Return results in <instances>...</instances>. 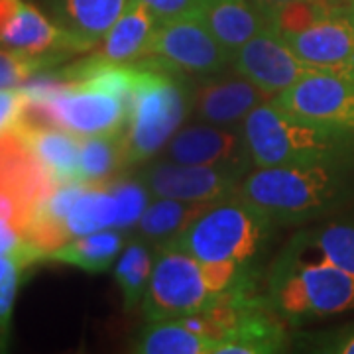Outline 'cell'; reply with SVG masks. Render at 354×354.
<instances>
[{"mask_svg": "<svg viewBox=\"0 0 354 354\" xmlns=\"http://www.w3.org/2000/svg\"><path fill=\"white\" fill-rule=\"evenodd\" d=\"M218 342L179 319L152 321L134 342L140 354H215Z\"/></svg>", "mask_w": 354, "mask_h": 354, "instance_id": "obj_23", "label": "cell"}, {"mask_svg": "<svg viewBox=\"0 0 354 354\" xmlns=\"http://www.w3.org/2000/svg\"><path fill=\"white\" fill-rule=\"evenodd\" d=\"M223 295L211 288L205 264L197 258L171 242L156 246L152 276L142 299V311L148 323L201 313Z\"/></svg>", "mask_w": 354, "mask_h": 354, "instance_id": "obj_7", "label": "cell"}, {"mask_svg": "<svg viewBox=\"0 0 354 354\" xmlns=\"http://www.w3.org/2000/svg\"><path fill=\"white\" fill-rule=\"evenodd\" d=\"M138 179L152 197L185 203H215L234 195L244 176L225 167L160 160L148 165Z\"/></svg>", "mask_w": 354, "mask_h": 354, "instance_id": "obj_12", "label": "cell"}, {"mask_svg": "<svg viewBox=\"0 0 354 354\" xmlns=\"http://www.w3.org/2000/svg\"><path fill=\"white\" fill-rule=\"evenodd\" d=\"M272 218L239 193L211 203L177 239L169 241L203 264L252 268L274 230Z\"/></svg>", "mask_w": 354, "mask_h": 354, "instance_id": "obj_5", "label": "cell"}, {"mask_svg": "<svg viewBox=\"0 0 354 354\" xmlns=\"http://www.w3.org/2000/svg\"><path fill=\"white\" fill-rule=\"evenodd\" d=\"M127 165L128 156L122 132L79 138L81 181H85V183L109 181Z\"/></svg>", "mask_w": 354, "mask_h": 354, "instance_id": "obj_25", "label": "cell"}, {"mask_svg": "<svg viewBox=\"0 0 354 354\" xmlns=\"http://www.w3.org/2000/svg\"><path fill=\"white\" fill-rule=\"evenodd\" d=\"M256 167L354 160V132L291 114L268 101L242 122Z\"/></svg>", "mask_w": 354, "mask_h": 354, "instance_id": "obj_4", "label": "cell"}, {"mask_svg": "<svg viewBox=\"0 0 354 354\" xmlns=\"http://www.w3.org/2000/svg\"><path fill=\"white\" fill-rule=\"evenodd\" d=\"M146 55L158 57L193 79L228 71L232 64V55L211 34L197 10L160 20Z\"/></svg>", "mask_w": 354, "mask_h": 354, "instance_id": "obj_8", "label": "cell"}, {"mask_svg": "<svg viewBox=\"0 0 354 354\" xmlns=\"http://www.w3.org/2000/svg\"><path fill=\"white\" fill-rule=\"evenodd\" d=\"M211 203H185L165 197H152L144 215L140 216V236L156 244L177 239Z\"/></svg>", "mask_w": 354, "mask_h": 354, "instance_id": "obj_24", "label": "cell"}, {"mask_svg": "<svg viewBox=\"0 0 354 354\" xmlns=\"http://www.w3.org/2000/svg\"><path fill=\"white\" fill-rule=\"evenodd\" d=\"M16 130L34 153V158L46 167V171L53 177L55 183L81 181L79 169V138L73 132L64 128L32 124L20 120Z\"/></svg>", "mask_w": 354, "mask_h": 354, "instance_id": "obj_19", "label": "cell"}, {"mask_svg": "<svg viewBox=\"0 0 354 354\" xmlns=\"http://www.w3.org/2000/svg\"><path fill=\"white\" fill-rule=\"evenodd\" d=\"M339 2H344V0H293L270 14L268 24L272 26L281 38H288L315 24L317 20L327 16Z\"/></svg>", "mask_w": 354, "mask_h": 354, "instance_id": "obj_29", "label": "cell"}, {"mask_svg": "<svg viewBox=\"0 0 354 354\" xmlns=\"http://www.w3.org/2000/svg\"><path fill=\"white\" fill-rule=\"evenodd\" d=\"M270 102L291 114L354 132V75L311 71Z\"/></svg>", "mask_w": 354, "mask_h": 354, "instance_id": "obj_9", "label": "cell"}, {"mask_svg": "<svg viewBox=\"0 0 354 354\" xmlns=\"http://www.w3.org/2000/svg\"><path fill=\"white\" fill-rule=\"evenodd\" d=\"M59 64L53 57L32 55L20 50H10L0 46V88L22 87L24 83L32 81L39 71L48 69L51 65Z\"/></svg>", "mask_w": 354, "mask_h": 354, "instance_id": "obj_31", "label": "cell"}, {"mask_svg": "<svg viewBox=\"0 0 354 354\" xmlns=\"http://www.w3.org/2000/svg\"><path fill=\"white\" fill-rule=\"evenodd\" d=\"M319 351L335 354H354V325H348L339 333H335Z\"/></svg>", "mask_w": 354, "mask_h": 354, "instance_id": "obj_35", "label": "cell"}, {"mask_svg": "<svg viewBox=\"0 0 354 354\" xmlns=\"http://www.w3.org/2000/svg\"><path fill=\"white\" fill-rule=\"evenodd\" d=\"M28 104L20 120L64 128L77 136L122 132L128 120V97L87 83H64L55 75L28 81Z\"/></svg>", "mask_w": 354, "mask_h": 354, "instance_id": "obj_6", "label": "cell"}, {"mask_svg": "<svg viewBox=\"0 0 354 354\" xmlns=\"http://www.w3.org/2000/svg\"><path fill=\"white\" fill-rule=\"evenodd\" d=\"M286 341V321L270 309L266 297L250 293L236 323L216 344L215 354L283 353Z\"/></svg>", "mask_w": 354, "mask_h": 354, "instance_id": "obj_17", "label": "cell"}, {"mask_svg": "<svg viewBox=\"0 0 354 354\" xmlns=\"http://www.w3.org/2000/svg\"><path fill=\"white\" fill-rule=\"evenodd\" d=\"M268 101H272L268 93L232 69L193 81L191 114L207 124L242 127L246 116Z\"/></svg>", "mask_w": 354, "mask_h": 354, "instance_id": "obj_15", "label": "cell"}, {"mask_svg": "<svg viewBox=\"0 0 354 354\" xmlns=\"http://www.w3.org/2000/svg\"><path fill=\"white\" fill-rule=\"evenodd\" d=\"M160 18L144 0H130L127 10L93 51L104 64L130 65L146 57Z\"/></svg>", "mask_w": 354, "mask_h": 354, "instance_id": "obj_18", "label": "cell"}, {"mask_svg": "<svg viewBox=\"0 0 354 354\" xmlns=\"http://www.w3.org/2000/svg\"><path fill=\"white\" fill-rule=\"evenodd\" d=\"M153 14L160 20H167L174 16H181V14L195 12L199 8V0H144Z\"/></svg>", "mask_w": 354, "mask_h": 354, "instance_id": "obj_34", "label": "cell"}, {"mask_svg": "<svg viewBox=\"0 0 354 354\" xmlns=\"http://www.w3.org/2000/svg\"><path fill=\"white\" fill-rule=\"evenodd\" d=\"M197 12L230 55L268 26L254 0H199Z\"/></svg>", "mask_w": 354, "mask_h": 354, "instance_id": "obj_20", "label": "cell"}, {"mask_svg": "<svg viewBox=\"0 0 354 354\" xmlns=\"http://www.w3.org/2000/svg\"><path fill=\"white\" fill-rule=\"evenodd\" d=\"M124 246L118 228H102L83 236H75L46 254V262L73 266L87 274H102L111 270Z\"/></svg>", "mask_w": 354, "mask_h": 354, "instance_id": "obj_22", "label": "cell"}, {"mask_svg": "<svg viewBox=\"0 0 354 354\" xmlns=\"http://www.w3.org/2000/svg\"><path fill=\"white\" fill-rule=\"evenodd\" d=\"M26 104L28 97L22 87L0 88V134L12 130L20 122Z\"/></svg>", "mask_w": 354, "mask_h": 354, "instance_id": "obj_32", "label": "cell"}, {"mask_svg": "<svg viewBox=\"0 0 354 354\" xmlns=\"http://www.w3.org/2000/svg\"><path fill=\"white\" fill-rule=\"evenodd\" d=\"M283 41L315 71L354 75V0L339 2L327 16Z\"/></svg>", "mask_w": 354, "mask_h": 354, "instance_id": "obj_11", "label": "cell"}, {"mask_svg": "<svg viewBox=\"0 0 354 354\" xmlns=\"http://www.w3.org/2000/svg\"><path fill=\"white\" fill-rule=\"evenodd\" d=\"M346 2H351V0H346Z\"/></svg>", "mask_w": 354, "mask_h": 354, "instance_id": "obj_37", "label": "cell"}, {"mask_svg": "<svg viewBox=\"0 0 354 354\" xmlns=\"http://www.w3.org/2000/svg\"><path fill=\"white\" fill-rule=\"evenodd\" d=\"M106 187L113 193L118 207V218L114 228L127 230L136 227L140 216L144 215L146 207L152 201V195L146 189V185L136 177V179H109Z\"/></svg>", "mask_w": 354, "mask_h": 354, "instance_id": "obj_30", "label": "cell"}, {"mask_svg": "<svg viewBox=\"0 0 354 354\" xmlns=\"http://www.w3.org/2000/svg\"><path fill=\"white\" fill-rule=\"evenodd\" d=\"M266 301L293 327L341 315L354 311V276L293 234L270 268Z\"/></svg>", "mask_w": 354, "mask_h": 354, "instance_id": "obj_2", "label": "cell"}, {"mask_svg": "<svg viewBox=\"0 0 354 354\" xmlns=\"http://www.w3.org/2000/svg\"><path fill=\"white\" fill-rule=\"evenodd\" d=\"M164 153L171 162L225 167L244 177L256 167L242 127L207 122L181 127L167 142Z\"/></svg>", "mask_w": 354, "mask_h": 354, "instance_id": "obj_13", "label": "cell"}, {"mask_svg": "<svg viewBox=\"0 0 354 354\" xmlns=\"http://www.w3.org/2000/svg\"><path fill=\"white\" fill-rule=\"evenodd\" d=\"M0 46L57 62L93 50L26 0H0Z\"/></svg>", "mask_w": 354, "mask_h": 354, "instance_id": "obj_10", "label": "cell"}, {"mask_svg": "<svg viewBox=\"0 0 354 354\" xmlns=\"http://www.w3.org/2000/svg\"><path fill=\"white\" fill-rule=\"evenodd\" d=\"M55 185L53 177L34 158L16 128L0 134V195L16 203L24 211L28 223L36 205Z\"/></svg>", "mask_w": 354, "mask_h": 354, "instance_id": "obj_16", "label": "cell"}, {"mask_svg": "<svg viewBox=\"0 0 354 354\" xmlns=\"http://www.w3.org/2000/svg\"><path fill=\"white\" fill-rule=\"evenodd\" d=\"M256 2V6L264 12V16L268 18L270 14L274 12V10H278L279 6H283V4H288V2H293V0H254ZM346 2V0H344Z\"/></svg>", "mask_w": 354, "mask_h": 354, "instance_id": "obj_36", "label": "cell"}, {"mask_svg": "<svg viewBox=\"0 0 354 354\" xmlns=\"http://www.w3.org/2000/svg\"><path fill=\"white\" fill-rule=\"evenodd\" d=\"M278 225L317 221L354 193V160L256 167L236 191Z\"/></svg>", "mask_w": 354, "mask_h": 354, "instance_id": "obj_1", "label": "cell"}, {"mask_svg": "<svg viewBox=\"0 0 354 354\" xmlns=\"http://www.w3.org/2000/svg\"><path fill=\"white\" fill-rule=\"evenodd\" d=\"M132 65L134 81L122 130L128 165L148 162L164 150L193 113V77L152 55Z\"/></svg>", "mask_w": 354, "mask_h": 354, "instance_id": "obj_3", "label": "cell"}, {"mask_svg": "<svg viewBox=\"0 0 354 354\" xmlns=\"http://www.w3.org/2000/svg\"><path fill=\"white\" fill-rule=\"evenodd\" d=\"M153 256L144 241H132L114 264V279L122 293V309L132 313L142 305L152 276Z\"/></svg>", "mask_w": 354, "mask_h": 354, "instance_id": "obj_27", "label": "cell"}, {"mask_svg": "<svg viewBox=\"0 0 354 354\" xmlns=\"http://www.w3.org/2000/svg\"><path fill=\"white\" fill-rule=\"evenodd\" d=\"M116 218H118V207L113 193L106 187V181L87 183V187L79 195V199L65 218L67 241L102 228H114Z\"/></svg>", "mask_w": 354, "mask_h": 354, "instance_id": "obj_26", "label": "cell"}, {"mask_svg": "<svg viewBox=\"0 0 354 354\" xmlns=\"http://www.w3.org/2000/svg\"><path fill=\"white\" fill-rule=\"evenodd\" d=\"M307 246L327 258L330 264L354 276V225L327 223L304 228L295 234Z\"/></svg>", "mask_w": 354, "mask_h": 354, "instance_id": "obj_28", "label": "cell"}, {"mask_svg": "<svg viewBox=\"0 0 354 354\" xmlns=\"http://www.w3.org/2000/svg\"><path fill=\"white\" fill-rule=\"evenodd\" d=\"M230 67L272 99L315 71L290 50V46L270 24L232 55Z\"/></svg>", "mask_w": 354, "mask_h": 354, "instance_id": "obj_14", "label": "cell"}, {"mask_svg": "<svg viewBox=\"0 0 354 354\" xmlns=\"http://www.w3.org/2000/svg\"><path fill=\"white\" fill-rule=\"evenodd\" d=\"M26 268H18L12 274H8L6 278L0 281V335L8 333V325H10V317H12L14 299L18 288L22 283V272Z\"/></svg>", "mask_w": 354, "mask_h": 354, "instance_id": "obj_33", "label": "cell"}, {"mask_svg": "<svg viewBox=\"0 0 354 354\" xmlns=\"http://www.w3.org/2000/svg\"><path fill=\"white\" fill-rule=\"evenodd\" d=\"M130 0H55V22L75 38L99 46Z\"/></svg>", "mask_w": 354, "mask_h": 354, "instance_id": "obj_21", "label": "cell"}]
</instances>
